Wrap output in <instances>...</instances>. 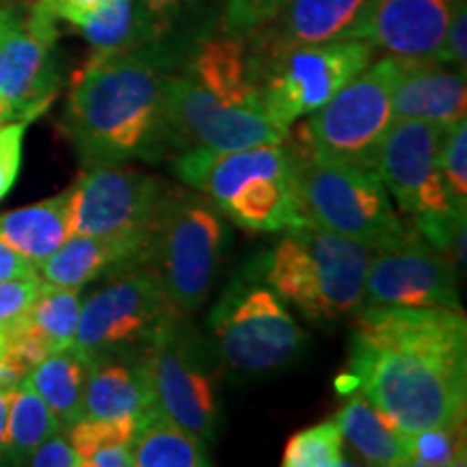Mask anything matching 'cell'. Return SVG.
Returning <instances> with one entry per match:
<instances>
[{"instance_id": "cell-30", "label": "cell", "mask_w": 467, "mask_h": 467, "mask_svg": "<svg viewBox=\"0 0 467 467\" xmlns=\"http://www.w3.org/2000/svg\"><path fill=\"white\" fill-rule=\"evenodd\" d=\"M467 463L465 420L409 433L402 467H461Z\"/></svg>"}, {"instance_id": "cell-8", "label": "cell", "mask_w": 467, "mask_h": 467, "mask_svg": "<svg viewBox=\"0 0 467 467\" xmlns=\"http://www.w3.org/2000/svg\"><path fill=\"white\" fill-rule=\"evenodd\" d=\"M208 325L219 359L247 377L295 364L307 340L301 325L275 292L262 284L255 268L230 282L210 312Z\"/></svg>"}, {"instance_id": "cell-24", "label": "cell", "mask_w": 467, "mask_h": 467, "mask_svg": "<svg viewBox=\"0 0 467 467\" xmlns=\"http://www.w3.org/2000/svg\"><path fill=\"white\" fill-rule=\"evenodd\" d=\"M96 52H124L154 42L171 26L154 17L141 0H110L72 25Z\"/></svg>"}, {"instance_id": "cell-39", "label": "cell", "mask_w": 467, "mask_h": 467, "mask_svg": "<svg viewBox=\"0 0 467 467\" xmlns=\"http://www.w3.org/2000/svg\"><path fill=\"white\" fill-rule=\"evenodd\" d=\"M33 273H37V268H35L31 262L22 258L17 251H14L9 244L0 241V282H5V279H14V277L33 275Z\"/></svg>"}, {"instance_id": "cell-28", "label": "cell", "mask_w": 467, "mask_h": 467, "mask_svg": "<svg viewBox=\"0 0 467 467\" xmlns=\"http://www.w3.org/2000/svg\"><path fill=\"white\" fill-rule=\"evenodd\" d=\"M58 431H61V424L50 411V407L35 394V389L26 381L17 383L11 392L3 463L26 465L35 448Z\"/></svg>"}, {"instance_id": "cell-38", "label": "cell", "mask_w": 467, "mask_h": 467, "mask_svg": "<svg viewBox=\"0 0 467 467\" xmlns=\"http://www.w3.org/2000/svg\"><path fill=\"white\" fill-rule=\"evenodd\" d=\"M52 11L58 20L74 25L80 17L93 14V11L102 9L104 5H109L110 0H48Z\"/></svg>"}, {"instance_id": "cell-4", "label": "cell", "mask_w": 467, "mask_h": 467, "mask_svg": "<svg viewBox=\"0 0 467 467\" xmlns=\"http://www.w3.org/2000/svg\"><path fill=\"white\" fill-rule=\"evenodd\" d=\"M370 244L306 223L284 232L258 271L284 303L309 323H337L364 306Z\"/></svg>"}, {"instance_id": "cell-36", "label": "cell", "mask_w": 467, "mask_h": 467, "mask_svg": "<svg viewBox=\"0 0 467 467\" xmlns=\"http://www.w3.org/2000/svg\"><path fill=\"white\" fill-rule=\"evenodd\" d=\"M435 61L446 63V66H457L465 69L467 61V7L465 0H459L454 7L451 22H448L446 37H443L441 50Z\"/></svg>"}, {"instance_id": "cell-20", "label": "cell", "mask_w": 467, "mask_h": 467, "mask_svg": "<svg viewBox=\"0 0 467 467\" xmlns=\"http://www.w3.org/2000/svg\"><path fill=\"white\" fill-rule=\"evenodd\" d=\"M465 69L440 61H402L392 93L394 119L452 126L465 119Z\"/></svg>"}, {"instance_id": "cell-27", "label": "cell", "mask_w": 467, "mask_h": 467, "mask_svg": "<svg viewBox=\"0 0 467 467\" xmlns=\"http://www.w3.org/2000/svg\"><path fill=\"white\" fill-rule=\"evenodd\" d=\"M139 418H78L66 431L80 467H130Z\"/></svg>"}, {"instance_id": "cell-33", "label": "cell", "mask_w": 467, "mask_h": 467, "mask_svg": "<svg viewBox=\"0 0 467 467\" xmlns=\"http://www.w3.org/2000/svg\"><path fill=\"white\" fill-rule=\"evenodd\" d=\"M42 288L44 282L37 273L0 282V327H11L25 318Z\"/></svg>"}, {"instance_id": "cell-14", "label": "cell", "mask_w": 467, "mask_h": 467, "mask_svg": "<svg viewBox=\"0 0 467 467\" xmlns=\"http://www.w3.org/2000/svg\"><path fill=\"white\" fill-rule=\"evenodd\" d=\"M167 130L171 150L230 151L255 145L284 143L290 132L279 128L265 110L232 107L217 100L189 74H171L167 83Z\"/></svg>"}, {"instance_id": "cell-23", "label": "cell", "mask_w": 467, "mask_h": 467, "mask_svg": "<svg viewBox=\"0 0 467 467\" xmlns=\"http://www.w3.org/2000/svg\"><path fill=\"white\" fill-rule=\"evenodd\" d=\"M342 440L358 452L368 465L402 467L407 431L394 418L370 402L364 394H348L340 413L336 416Z\"/></svg>"}, {"instance_id": "cell-41", "label": "cell", "mask_w": 467, "mask_h": 467, "mask_svg": "<svg viewBox=\"0 0 467 467\" xmlns=\"http://www.w3.org/2000/svg\"><path fill=\"white\" fill-rule=\"evenodd\" d=\"M11 392L14 388H0V463H3L5 441H7V422H9V405H11Z\"/></svg>"}, {"instance_id": "cell-16", "label": "cell", "mask_w": 467, "mask_h": 467, "mask_svg": "<svg viewBox=\"0 0 467 467\" xmlns=\"http://www.w3.org/2000/svg\"><path fill=\"white\" fill-rule=\"evenodd\" d=\"M139 361L154 405L206 443L213 441L219 426L217 383L182 331V323L145 348Z\"/></svg>"}, {"instance_id": "cell-10", "label": "cell", "mask_w": 467, "mask_h": 467, "mask_svg": "<svg viewBox=\"0 0 467 467\" xmlns=\"http://www.w3.org/2000/svg\"><path fill=\"white\" fill-rule=\"evenodd\" d=\"M400 58L383 57L307 115L301 145L323 159L375 169L377 151L392 126V93Z\"/></svg>"}, {"instance_id": "cell-17", "label": "cell", "mask_w": 467, "mask_h": 467, "mask_svg": "<svg viewBox=\"0 0 467 467\" xmlns=\"http://www.w3.org/2000/svg\"><path fill=\"white\" fill-rule=\"evenodd\" d=\"M372 5L375 0H285L265 25L243 35L255 72L290 48L355 39Z\"/></svg>"}, {"instance_id": "cell-19", "label": "cell", "mask_w": 467, "mask_h": 467, "mask_svg": "<svg viewBox=\"0 0 467 467\" xmlns=\"http://www.w3.org/2000/svg\"><path fill=\"white\" fill-rule=\"evenodd\" d=\"M148 247L150 238L72 234L37 266V275L46 285L83 290L96 279L143 265L148 260Z\"/></svg>"}, {"instance_id": "cell-13", "label": "cell", "mask_w": 467, "mask_h": 467, "mask_svg": "<svg viewBox=\"0 0 467 467\" xmlns=\"http://www.w3.org/2000/svg\"><path fill=\"white\" fill-rule=\"evenodd\" d=\"M69 227L83 236L151 238L167 184L124 165L87 167L69 186Z\"/></svg>"}, {"instance_id": "cell-9", "label": "cell", "mask_w": 467, "mask_h": 467, "mask_svg": "<svg viewBox=\"0 0 467 467\" xmlns=\"http://www.w3.org/2000/svg\"><path fill=\"white\" fill-rule=\"evenodd\" d=\"M182 323L159 275L143 265L110 275L80 306L72 347L85 359L139 358L167 331Z\"/></svg>"}, {"instance_id": "cell-37", "label": "cell", "mask_w": 467, "mask_h": 467, "mask_svg": "<svg viewBox=\"0 0 467 467\" xmlns=\"http://www.w3.org/2000/svg\"><path fill=\"white\" fill-rule=\"evenodd\" d=\"M26 465L33 467H80L78 454L72 448V443L63 431H58L52 437H48L44 443L35 448L31 457H28Z\"/></svg>"}, {"instance_id": "cell-32", "label": "cell", "mask_w": 467, "mask_h": 467, "mask_svg": "<svg viewBox=\"0 0 467 467\" xmlns=\"http://www.w3.org/2000/svg\"><path fill=\"white\" fill-rule=\"evenodd\" d=\"M440 169L454 203L467 210V121L448 126L440 148Z\"/></svg>"}, {"instance_id": "cell-1", "label": "cell", "mask_w": 467, "mask_h": 467, "mask_svg": "<svg viewBox=\"0 0 467 467\" xmlns=\"http://www.w3.org/2000/svg\"><path fill=\"white\" fill-rule=\"evenodd\" d=\"M336 388L364 394L409 433L465 420L463 309L361 306Z\"/></svg>"}, {"instance_id": "cell-12", "label": "cell", "mask_w": 467, "mask_h": 467, "mask_svg": "<svg viewBox=\"0 0 467 467\" xmlns=\"http://www.w3.org/2000/svg\"><path fill=\"white\" fill-rule=\"evenodd\" d=\"M58 17L48 0H11L0 48V104L5 121H31L55 102L61 74L57 63Z\"/></svg>"}, {"instance_id": "cell-40", "label": "cell", "mask_w": 467, "mask_h": 467, "mask_svg": "<svg viewBox=\"0 0 467 467\" xmlns=\"http://www.w3.org/2000/svg\"><path fill=\"white\" fill-rule=\"evenodd\" d=\"M148 11L154 17H159L165 26H171L173 20L182 14L184 7H189L195 0H141Z\"/></svg>"}, {"instance_id": "cell-42", "label": "cell", "mask_w": 467, "mask_h": 467, "mask_svg": "<svg viewBox=\"0 0 467 467\" xmlns=\"http://www.w3.org/2000/svg\"><path fill=\"white\" fill-rule=\"evenodd\" d=\"M5 348H7V329H5V327H0V358H3Z\"/></svg>"}, {"instance_id": "cell-22", "label": "cell", "mask_w": 467, "mask_h": 467, "mask_svg": "<svg viewBox=\"0 0 467 467\" xmlns=\"http://www.w3.org/2000/svg\"><path fill=\"white\" fill-rule=\"evenodd\" d=\"M69 200L72 191L67 189L46 202L0 214V241L37 268L72 236Z\"/></svg>"}, {"instance_id": "cell-31", "label": "cell", "mask_w": 467, "mask_h": 467, "mask_svg": "<svg viewBox=\"0 0 467 467\" xmlns=\"http://www.w3.org/2000/svg\"><path fill=\"white\" fill-rule=\"evenodd\" d=\"M284 467H340L344 459V440L336 418L325 420L292 435L284 448Z\"/></svg>"}, {"instance_id": "cell-7", "label": "cell", "mask_w": 467, "mask_h": 467, "mask_svg": "<svg viewBox=\"0 0 467 467\" xmlns=\"http://www.w3.org/2000/svg\"><path fill=\"white\" fill-rule=\"evenodd\" d=\"M227 244L223 213L206 195L169 189L145 262L182 317L208 301Z\"/></svg>"}, {"instance_id": "cell-3", "label": "cell", "mask_w": 467, "mask_h": 467, "mask_svg": "<svg viewBox=\"0 0 467 467\" xmlns=\"http://www.w3.org/2000/svg\"><path fill=\"white\" fill-rule=\"evenodd\" d=\"M173 173L243 230L284 234L307 221L285 141L230 151L186 150L173 161Z\"/></svg>"}, {"instance_id": "cell-43", "label": "cell", "mask_w": 467, "mask_h": 467, "mask_svg": "<svg viewBox=\"0 0 467 467\" xmlns=\"http://www.w3.org/2000/svg\"><path fill=\"white\" fill-rule=\"evenodd\" d=\"M7 3H11V0H0V9H3Z\"/></svg>"}, {"instance_id": "cell-11", "label": "cell", "mask_w": 467, "mask_h": 467, "mask_svg": "<svg viewBox=\"0 0 467 467\" xmlns=\"http://www.w3.org/2000/svg\"><path fill=\"white\" fill-rule=\"evenodd\" d=\"M375 48L361 39L299 46L268 58L258 67V89L265 113L279 128L325 107L344 85L372 63Z\"/></svg>"}, {"instance_id": "cell-6", "label": "cell", "mask_w": 467, "mask_h": 467, "mask_svg": "<svg viewBox=\"0 0 467 467\" xmlns=\"http://www.w3.org/2000/svg\"><path fill=\"white\" fill-rule=\"evenodd\" d=\"M301 213L309 223L372 249L400 241L409 227L396 217L375 169L323 159L306 145H290Z\"/></svg>"}, {"instance_id": "cell-18", "label": "cell", "mask_w": 467, "mask_h": 467, "mask_svg": "<svg viewBox=\"0 0 467 467\" xmlns=\"http://www.w3.org/2000/svg\"><path fill=\"white\" fill-rule=\"evenodd\" d=\"M459 0H375L355 39L402 61H435Z\"/></svg>"}, {"instance_id": "cell-15", "label": "cell", "mask_w": 467, "mask_h": 467, "mask_svg": "<svg viewBox=\"0 0 467 467\" xmlns=\"http://www.w3.org/2000/svg\"><path fill=\"white\" fill-rule=\"evenodd\" d=\"M364 306L461 307L457 266L409 227L400 241L372 251Z\"/></svg>"}, {"instance_id": "cell-35", "label": "cell", "mask_w": 467, "mask_h": 467, "mask_svg": "<svg viewBox=\"0 0 467 467\" xmlns=\"http://www.w3.org/2000/svg\"><path fill=\"white\" fill-rule=\"evenodd\" d=\"M285 0H227L221 28L227 35H247L282 7Z\"/></svg>"}, {"instance_id": "cell-2", "label": "cell", "mask_w": 467, "mask_h": 467, "mask_svg": "<svg viewBox=\"0 0 467 467\" xmlns=\"http://www.w3.org/2000/svg\"><path fill=\"white\" fill-rule=\"evenodd\" d=\"M192 44L169 31L124 52H96L76 74L61 128L87 167L156 162L171 150L167 83Z\"/></svg>"}, {"instance_id": "cell-25", "label": "cell", "mask_w": 467, "mask_h": 467, "mask_svg": "<svg viewBox=\"0 0 467 467\" xmlns=\"http://www.w3.org/2000/svg\"><path fill=\"white\" fill-rule=\"evenodd\" d=\"M206 441L189 429L173 422L159 407L139 418L132 443V465L137 467H206Z\"/></svg>"}, {"instance_id": "cell-29", "label": "cell", "mask_w": 467, "mask_h": 467, "mask_svg": "<svg viewBox=\"0 0 467 467\" xmlns=\"http://www.w3.org/2000/svg\"><path fill=\"white\" fill-rule=\"evenodd\" d=\"M80 306H83L80 290L55 288V285L44 284L37 301L20 323L46 344L48 353H55L74 344Z\"/></svg>"}, {"instance_id": "cell-26", "label": "cell", "mask_w": 467, "mask_h": 467, "mask_svg": "<svg viewBox=\"0 0 467 467\" xmlns=\"http://www.w3.org/2000/svg\"><path fill=\"white\" fill-rule=\"evenodd\" d=\"M89 368L91 361L85 359L74 347H69L46 355L25 379L35 394L55 413L61 431H67L83 413Z\"/></svg>"}, {"instance_id": "cell-21", "label": "cell", "mask_w": 467, "mask_h": 467, "mask_svg": "<svg viewBox=\"0 0 467 467\" xmlns=\"http://www.w3.org/2000/svg\"><path fill=\"white\" fill-rule=\"evenodd\" d=\"M151 407H156L154 396L139 358L91 361L80 418H141Z\"/></svg>"}, {"instance_id": "cell-5", "label": "cell", "mask_w": 467, "mask_h": 467, "mask_svg": "<svg viewBox=\"0 0 467 467\" xmlns=\"http://www.w3.org/2000/svg\"><path fill=\"white\" fill-rule=\"evenodd\" d=\"M448 126L394 119L377 151L375 171L420 236L465 266V214L454 203L440 169Z\"/></svg>"}, {"instance_id": "cell-34", "label": "cell", "mask_w": 467, "mask_h": 467, "mask_svg": "<svg viewBox=\"0 0 467 467\" xmlns=\"http://www.w3.org/2000/svg\"><path fill=\"white\" fill-rule=\"evenodd\" d=\"M28 121H3L0 124V202L14 189L25 156V137Z\"/></svg>"}]
</instances>
